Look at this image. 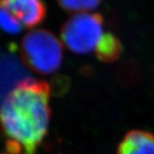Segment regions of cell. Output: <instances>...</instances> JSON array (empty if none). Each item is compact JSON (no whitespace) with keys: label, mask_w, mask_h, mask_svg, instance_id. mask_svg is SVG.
Wrapping results in <instances>:
<instances>
[{"label":"cell","mask_w":154,"mask_h":154,"mask_svg":"<svg viewBox=\"0 0 154 154\" xmlns=\"http://www.w3.org/2000/svg\"><path fill=\"white\" fill-rule=\"evenodd\" d=\"M50 85L43 80L26 79L0 107V127L10 154H36L49 125Z\"/></svg>","instance_id":"cell-1"},{"label":"cell","mask_w":154,"mask_h":154,"mask_svg":"<svg viewBox=\"0 0 154 154\" xmlns=\"http://www.w3.org/2000/svg\"><path fill=\"white\" fill-rule=\"evenodd\" d=\"M20 50L24 65L40 74L56 72L62 63V44L52 32L46 29L29 32L21 40Z\"/></svg>","instance_id":"cell-2"},{"label":"cell","mask_w":154,"mask_h":154,"mask_svg":"<svg viewBox=\"0 0 154 154\" xmlns=\"http://www.w3.org/2000/svg\"><path fill=\"white\" fill-rule=\"evenodd\" d=\"M102 35V16L90 12L75 13L63 24L60 32L63 45L76 54L93 51Z\"/></svg>","instance_id":"cell-3"},{"label":"cell","mask_w":154,"mask_h":154,"mask_svg":"<svg viewBox=\"0 0 154 154\" xmlns=\"http://www.w3.org/2000/svg\"><path fill=\"white\" fill-rule=\"evenodd\" d=\"M30 74L24 64L14 55V50H0V107L8 96L26 79Z\"/></svg>","instance_id":"cell-4"},{"label":"cell","mask_w":154,"mask_h":154,"mask_svg":"<svg viewBox=\"0 0 154 154\" xmlns=\"http://www.w3.org/2000/svg\"><path fill=\"white\" fill-rule=\"evenodd\" d=\"M0 7L12 14L23 28L39 25L47 15V7L43 0H0Z\"/></svg>","instance_id":"cell-5"},{"label":"cell","mask_w":154,"mask_h":154,"mask_svg":"<svg viewBox=\"0 0 154 154\" xmlns=\"http://www.w3.org/2000/svg\"><path fill=\"white\" fill-rule=\"evenodd\" d=\"M117 154H154V135L143 130H132L118 146Z\"/></svg>","instance_id":"cell-6"},{"label":"cell","mask_w":154,"mask_h":154,"mask_svg":"<svg viewBox=\"0 0 154 154\" xmlns=\"http://www.w3.org/2000/svg\"><path fill=\"white\" fill-rule=\"evenodd\" d=\"M123 47L117 36L112 32L103 34L95 48L96 56L100 61L111 63L118 60Z\"/></svg>","instance_id":"cell-7"},{"label":"cell","mask_w":154,"mask_h":154,"mask_svg":"<svg viewBox=\"0 0 154 154\" xmlns=\"http://www.w3.org/2000/svg\"><path fill=\"white\" fill-rule=\"evenodd\" d=\"M60 7L67 12L81 13L96 9L101 0H57Z\"/></svg>","instance_id":"cell-8"},{"label":"cell","mask_w":154,"mask_h":154,"mask_svg":"<svg viewBox=\"0 0 154 154\" xmlns=\"http://www.w3.org/2000/svg\"><path fill=\"white\" fill-rule=\"evenodd\" d=\"M0 28L7 34L18 35L23 31V26L7 9L0 7Z\"/></svg>","instance_id":"cell-9"},{"label":"cell","mask_w":154,"mask_h":154,"mask_svg":"<svg viewBox=\"0 0 154 154\" xmlns=\"http://www.w3.org/2000/svg\"><path fill=\"white\" fill-rule=\"evenodd\" d=\"M68 87H69V84L67 83L66 77L65 76H59V79H57V83L53 84L50 86V89L53 88L55 93H56L57 95H60L67 90Z\"/></svg>","instance_id":"cell-10"}]
</instances>
